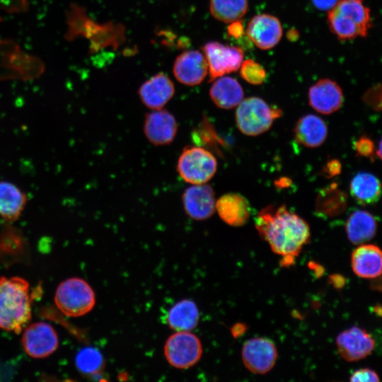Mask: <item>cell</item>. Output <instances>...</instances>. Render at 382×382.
Masks as SVG:
<instances>
[{
    "instance_id": "1",
    "label": "cell",
    "mask_w": 382,
    "mask_h": 382,
    "mask_svg": "<svg viewBox=\"0 0 382 382\" xmlns=\"http://www.w3.org/2000/svg\"><path fill=\"white\" fill-rule=\"evenodd\" d=\"M260 236L272 250L291 263L303 246L308 243L311 232L308 223L285 205L263 208L255 219Z\"/></svg>"
},
{
    "instance_id": "2",
    "label": "cell",
    "mask_w": 382,
    "mask_h": 382,
    "mask_svg": "<svg viewBox=\"0 0 382 382\" xmlns=\"http://www.w3.org/2000/svg\"><path fill=\"white\" fill-rule=\"evenodd\" d=\"M30 318L28 282L19 277H0V328L19 333Z\"/></svg>"
},
{
    "instance_id": "3",
    "label": "cell",
    "mask_w": 382,
    "mask_h": 382,
    "mask_svg": "<svg viewBox=\"0 0 382 382\" xmlns=\"http://www.w3.org/2000/svg\"><path fill=\"white\" fill-rule=\"evenodd\" d=\"M328 21L340 40L366 37L371 26L369 8L362 0H339L329 11Z\"/></svg>"
},
{
    "instance_id": "4",
    "label": "cell",
    "mask_w": 382,
    "mask_h": 382,
    "mask_svg": "<svg viewBox=\"0 0 382 382\" xmlns=\"http://www.w3.org/2000/svg\"><path fill=\"white\" fill-rule=\"evenodd\" d=\"M281 110L270 107L258 97L243 99L237 105L236 123L238 129L248 136H257L267 132L274 120L280 117Z\"/></svg>"
},
{
    "instance_id": "5",
    "label": "cell",
    "mask_w": 382,
    "mask_h": 382,
    "mask_svg": "<svg viewBox=\"0 0 382 382\" xmlns=\"http://www.w3.org/2000/svg\"><path fill=\"white\" fill-rule=\"evenodd\" d=\"M96 297L91 286L83 279L72 277L59 284L54 303L64 314L71 317L83 316L92 310Z\"/></svg>"
},
{
    "instance_id": "6",
    "label": "cell",
    "mask_w": 382,
    "mask_h": 382,
    "mask_svg": "<svg viewBox=\"0 0 382 382\" xmlns=\"http://www.w3.org/2000/svg\"><path fill=\"white\" fill-rule=\"evenodd\" d=\"M217 161L213 154L202 146H189L180 154L177 162L180 177L192 185L204 184L217 170Z\"/></svg>"
},
{
    "instance_id": "7",
    "label": "cell",
    "mask_w": 382,
    "mask_h": 382,
    "mask_svg": "<svg viewBox=\"0 0 382 382\" xmlns=\"http://www.w3.org/2000/svg\"><path fill=\"white\" fill-rule=\"evenodd\" d=\"M202 354L199 339L189 331H178L170 335L164 346L168 362L178 369H187L195 365Z\"/></svg>"
},
{
    "instance_id": "8",
    "label": "cell",
    "mask_w": 382,
    "mask_h": 382,
    "mask_svg": "<svg viewBox=\"0 0 382 382\" xmlns=\"http://www.w3.org/2000/svg\"><path fill=\"white\" fill-rule=\"evenodd\" d=\"M208 66L210 81L236 71L243 59V51L240 47L209 42L203 47Z\"/></svg>"
},
{
    "instance_id": "9",
    "label": "cell",
    "mask_w": 382,
    "mask_h": 382,
    "mask_svg": "<svg viewBox=\"0 0 382 382\" xmlns=\"http://www.w3.org/2000/svg\"><path fill=\"white\" fill-rule=\"evenodd\" d=\"M277 350L272 340L265 337H254L246 341L242 348V361L248 370L264 374L274 367Z\"/></svg>"
},
{
    "instance_id": "10",
    "label": "cell",
    "mask_w": 382,
    "mask_h": 382,
    "mask_svg": "<svg viewBox=\"0 0 382 382\" xmlns=\"http://www.w3.org/2000/svg\"><path fill=\"white\" fill-rule=\"evenodd\" d=\"M22 345L30 357L45 358L57 349L58 335L50 324L45 322L34 323L25 329L22 335Z\"/></svg>"
},
{
    "instance_id": "11",
    "label": "cell",
    "mask_w": 382,
    "mask_h": 382,
    "mask_svg": "<svg viewBox=\"0 0 382 382\" xmlns=\"http://www.w3.org/2000/svg\"><path fill=\"white\" fill-rule=\"evenodd\" d=\"M336 347L345 360L357 361L371 354L375 347V340L364 329L353 326L337 336Z\"/></svg>"
},
{
    "instance_id": "12",
    "label": "cell",
    "mask_w": 382,
    "mask_h": 382,
    "mask_svg": "<svg viewBox=\"0 0 382 382\" xmlns=\"http://www.w3.org/2000/svg\"><path fill=\"white\" fill-rule=\"evenodd\" d=\"M178 128L174 115L162 108L153 110L145 116L144 132L149 141L155 146L170 144L175 138Z\"/></svg>"
},
{
    "instance_id": "13",
    "label": "cell",
    "mask_w": 382,
    "mask_h": 382,
    "mask_svg": "<svg viewBox=\"0 0 382 382\" xmlns=\"http://www.w3.org/2000/svg\"><path fill=\"white\" fill-rule=\"evenodd\" d=\"M182 201L185 213L195 220L207 219L216 210L214 191L206 183L188 187L182 195Z\"/></svg>"
},
{
    "instance_id": "14",
    "label": "cell",
    "mask_w": 382,
    "mask_h": 382,
    "mask_svg": "<svg viewBox=\"0 0 382 382\" xmlns=\"http://www.w3.org/2000/svg\"><path fill=\"white\" fill-rule=\"evenodd\" d=\"M175 78L186 86L201 83L208 73L204 55L197 50H187L178 55L173 64Z\"/></svg>"
},
{
    "instance_id": "15",
    "label": "cell",
    "mask_w": 382,
    "mask_h": 382,
    "mask_svg": "<svg viewBox=\"0 0 382 382\" xmlns=\"http://www.w3.org/2000/svg\"><path fill=\"white\" fill-rule=\"evenodd\" d=\"M246 34L260 49L269 50L276 46L282 36V28L279 19L270 14H260L251 18Z\"/></svg>"
},
{
    "instance_id": "16",
    "label": "cell",
    "mask_w": 382,
    "mask_h": 382,
    "mask_svg": "<svg viewBox=\"0 0 382 382\" xmlns=\"http://www.w3.org/2000/svg\"><path fill=\"white\" fill-rule=\"evenodd\" d=\"M343 93L334 81L323 79L308 91L309 105L317 112L329 115L338 110L343 103Z\"/></svg>"
},
{
    "instance_id": "17",
    "label": "cell",
    "mask_w": 382,
    "mask_h": 382,
    "mask_svg": "<svg viewBox=\"0 0 382 382\" xmlns=\"http://www.w3.org/2000/svg\"><path fill=\"white\" fill-rule=\"evenodd\" d=\"M139 96L143 104L151 110L161 109L174 96L175 86L163 73H158L141 84Z\"/></svg>"
},
{
    "instance_id": "18",
    "label": "cell",
    "mask_w": 382,
    "mask_h": 382,
    "mask_svg": "<svg viewBox=\"0 0 382 382\" xmlns=\"http://www.w3.org/2000/svg\"><path fill=\"white\" fill-rule=\"evenodd\" d=\"M351 265L353 272L358 277L377 278L381 274V250L376 245L361 244L352 253Z\"/></svg>"
},
{
    "instance_id": "19",
    "label": "cell",
    "mask_w": 382,
    "mask_h": 382,
    "mask_svg": "<svg viewBox=\"0 0 382 382\" xmlns=\"http://www.w3.org/2000/svg\"><path fill=\"white\" fill-rule=\"evenodd\" d=\"M216 209L220 218L232 226L244 225L251 212L247 199L236 192H229L220 197L216 201Z\"/></svg>"
},
{
    "instance_id": "20",
    "label": "cell",
    "mask_w": 382,
    "mask_h": 382,
    "mask_svg": "<svg viewBox=\"0 0 382 382\" xmlns=\"http://www.w3.org/2000/svg\"><path fill=\"white\" fill-rule=\"evenodd\" d=\"M294 133L298 143L306 147L314 148L320 146L325 141L328 127L321 117L308 114L299 119Z\"/></svg>"
},
{
    "instance_id": "21",
    "label": "cell",
    "mask_w": 382,
    "mask_h": 382,
    "mask_svg": "<svg viewBox=\"0 0 382 382\" xmlns=\"http://www.w3.org/2000/svg\"><path fill=\"white\" fill-rule=\"evenodd\" d=\"M27 201V195L16 185L0 181V218L4 221L11 223L18 219Z\"/></svg>"
},
{
    "instance_id": "22",
    "label": "cell",
    "mask_w": 382,
    "mask_h": 382,
    "mask_svg": "<svg viewBox=\"0 0 382 382\" xmlns=\"http://www.w3.org/2000/svg\"><path fill=\"white\" fill-rule=\"evenodd\" d=\"M377 225L376 218L372 214L366 210H355L346 221L347 238L354 245L363 244L374 237Z\"/></svg>"
},
{
    "instance_id": "23",
    "label": "cell",
    "mask_w": 382,
    "mask_h": 382,
    "mask_svg": "<svg viewBox=\"0 0 382 382\" xmlns=\"http://www.w3.org/2000/svg\"><path fill=\"white\" fill-rule=\"evenodd\" d=\"M209 96L218 108L228 110L237 106L242 101L244 92L236 79L222 76L218 77L212 83Z\"/></svg>"
},
{
    "instance_id": "24",
    "label": "cell",
    "mask_w": 382,
    "mask_h": 382,
    "mask_svg": "<svg viewBox=\"0 0 382 382\" xmlns=\"http://www.w3.org/2000/svg\"><path fill=\"white\" fill-rule=\"evenodd\" d=\"M349 192L359 204H374L379 200L381 197V183L374 174L361 172L352 178L349 185Z\"/></svg>"
},
{
    "instance_id": "25",
    "label": "cell",
    "mask_w": 382,
    "mask_h": 382,
    "mask_svg": "<svg viewBox=\"0 0 382 382\" xmlns=\"http://www.w3.org/2000/svg\"><path fill=\"white\" fill-rule=\"evenodd\" d=\"M347 203V194L338 188L337 183H332L320 190L316 199V212L323 217H335L345 211Z\"/></svg>"
},
{
    "instance_id": "26",
    "label": "cell",
    "mask_w": 382,
    "mask_h": 382,
    "mask_svg": "<svg viewBox=\"0 0 382 382\" xmlns=\"http://www.w3.org/2000/svg\"><path fill=\"white\" fill-rule=\"evenodd\" d=\"M199 318V311L195 302L183 299L175 303L168 311L167 323L176 331H190L197 326Z\"/></svg>"
},
{
    "instance_id": "27",
    "label": "cell",
    "mask_w": 382,
    "mask_h": 382,
    "mask_svg": "<svg viewBox=\"0 0 382 382\" xmlns=\"http://www.w3.org/2000/svg\"><path fill=\"white\" fill-rule=\"evenodd\" d=\"M248 0H210L209 11L213 17L224 23L239 21L247 12Z\"/></svg>"
},
{
    "instance_id": "28",
    "label": "cell",
    "mask_w": 382,
    "mask_h": 382,
    "mask_svg": "<svg viewBox=\"0 0 382 382\" xmlns=\"http://www.w3.org/2000/svg\"><path fill=\"white\" fill-rule=\"evenodd\" d=\"M78 370L83 374L93 375L98 373L103 366V359L96 348L86 347L81 349L76 357Z\"/></svg>"
},
{
    "instance_id": "29",
    "label": "cell",
    "mask_w": 382,
    "mask_h": 382,
    "mask_svg": "<svg viewBox=\"0 0 382 382\" xmlns=\"http://www.w3.org/2000/svg\"><path fill=\"white\" fill-rule=\"evenodd\" d=\"M240 68L241 76L250 84L260 85L266 78L264 68L253 59L243 61Z\"/></svg>"
},
{
    "instance_id": "30",
    "label": "cell",
    "mask_w": 382,
    "mask_h": 382,
    "mask_svg": "<svg viewBox=\"0 0 382 382\" xmlns=\"http://www.w3.org/2000/svg\"><path fill=\"white\" fill-rule=\"evenodd\" d=\"M375 149L374 141L368 137L363 135L354 142V150L359 156L372 157Z\"/></svg>"
},
{
    "instance_id": "31",
    "label": "cell",
    "mask_w": 382,
    "mask_h": 382,
    "mask_svg": "<svg viewBox=\"0 0 382 382\" xmlns=\"http://www.w3.org/2000/svg\"><path fill=\"white\" fill-rule=\"evenodd\" d=\"M349 381L352 382H378L380 379L378 374L374 370L364 368L354 371L351 375Z\"/></svg>"
},
{
    "instance_id": "32",
    "label": "cell",
    "mask_w": 382,
    "mask_h": 382,
    "mask_svg": "<svg viewBox=\"0 0 382 382\" xmlns=\"http://www.w3.org/2000/svg\"><path fill=\"white\" fill-rule=\"evenodd\" d=\"M365 102L376 110H381V88H374L370 89L364 98Z\"/></svg>"
},
{
    "instance_id": "33",
    "label": "cell",
    "mask_w": 382,
    "mask_h": 382,
    "mask_svg": "<svg viewBox=\"0 0 382 382\" xmlns=\"http://www.w3.org/2000/svg\"><path fill=\"white\" fill-rule=\"evenodd\" d=\"M341 163L337 159H331L325 163L323 168V174L327 178H332L340 173Z\"/></svg>"
},
{
    "instance_id": "34",
    "label": "cell",
    "mask_w": 382,
    "mask_h": 382,
    "mask_svg": "<svg viewBox=\"0 0 382 382\" xmlns=\"http://www.w3.org/2000/svg\"><path fill=\"white\" fill-rule=\"evenodd\" d=\"M243 33L244 28L240 21L230 23V25L228 27V33L230 36L238 38L242 36Z\"/></svg>"
},
{
    "instance_id": "35",
    "label": "cell",
    "mask_w": 382,
    "mask_h": 382,
    "mask_svg": "<svg viewBox=\"0 0 382 382\" xmlns=\"http://www.w3.org/2000/svg\"><path fill=\"white\" fill-rule=\"evenodd\" d=\"M339 0H312L314 6L320 11H330Z\"/></svg>"
},
{
    "instance_id": "36",
    "label": "cell",
    "mask_w": 382,
    "mask_h": 382,
    "mask_svg": "<svg viewBox=\"0 0 382 382\" xmlns=\"http://www.w3.org/2000/svg\"><path fill=\"white\" fill-rule=\"evenodd\" d=\"M290 183V180L288 178H281L276 181V185H279L280 187H287Z\"/></svg>"
},
{
    "instance_id": "37",
    "label": "cell",
    "mask_w": 382,
    "mask_h": 382,
    "mask_svg": "<svg viewBox=\"0 0 382 382\" xmlns=\"http://www.w3.org/2000/svg\"><path fill=\"white\" fill-rule=\"evenodd\" d=\"M376 154L378 155V157L379 158H381V141H379V143H378V150L376 151Z\"/></svg>"
}]
</instances>
